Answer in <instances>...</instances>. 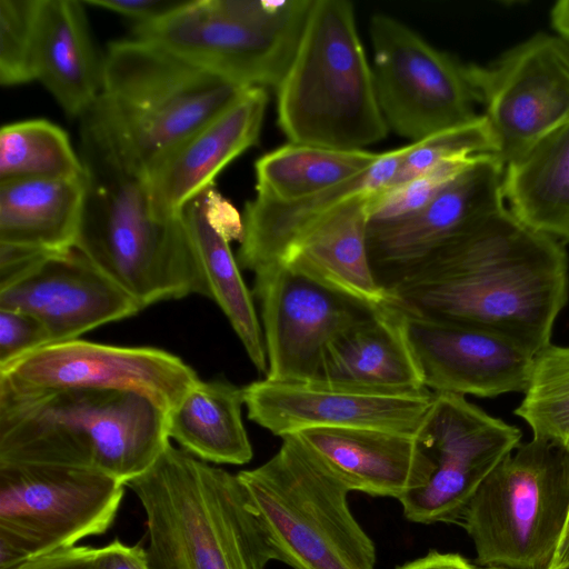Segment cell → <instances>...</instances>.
Instances as JSON below:
<instances>
[{
  "instance_id": "obj_41",
  "label": "cell",
  "mask_w": 569,
  "mask_h": 569,
  "mask_svg": "<svg viewBox=\"0 0 569 569\" xmlns=\"http://www.w3.org/2000/svg\"><path fill=\"white\" fill-rule=\"evenodd\" d=\"M550 20L558 36L569 43V0H560L552 7Z\"/></svg>"
},
{
  "instance_id": "obj_8",
  "label": "cell",
  "mask_w": 569,
  "mask_h": 569,
  "mask_svg": "<svg viewBox=\"0 0 569 569\" xmlns=\"http://www.w3.org/2000/svg\"><path fill=\"white\" fill-rule=\"evenodd\" d=\"M568 515L569 450L532 437L485 478L460 526L482 567L550 569Z\"/></svg>"
},
{
  "instance_id": "obj_13",
  "label": "cell",
  "mask_w": 569,
  "mask_h": 569,
  "mask_svg": "<svg viewBox=\"0 0 569 569\" xmlns=\"http://www.w3.org/2000/svg\"><path fill=\"white\" fill-rule=\"evenodd\" d=\"M417 436L435 470L399 501L408 520L423 525H460L480 483L521 440L519 428L453 393H435Z\"/></svg>"
},
{
  "instance_id": "obj_2",
  "label": "cell",
  "mask_w": 569,
  "mask_h": 569,
  "mask_svg": "<svg viewBox=\"0 0 569 569\" xmlns=\"http://www.w3.org/2000/svg\"><path fill=\"white\" fill-rule=\"evenodd\" d=\"M83 199L74 247L142 309L207 288L182 221L154 219L147 177L99 99L79 118Z\"/></svg>"
},
{
  "instance_id": "obj_42",
  "label": "cell",
  "mask_w": 569,
  "mask_h": 569,
  "mask_svg": "<svg viewBox=\"0 0 569 569\" xmlns=\"http://www.w3.org/2000/svg\"><path fill=\"white\" fill-rule=\"evenodd\" d=\"M566 565H569V515L550 569H558Z\"/></svg>"
},
{
  "instance_id": "obj_3",
  "label": "cell",
  "mask_w": 569,
  "mask_h": 569,
  "mask_svg": "<svg viewBox=\"0 0 569 569\" xmlns=\"http://www.w3.org/2000/svg\"><path fill=\"white\" fill-rule=\"evenodd\" d=\"M169 441L166 413L141 395L0 383V463L91 469L126 485Z\"/></svg>"
},
{
  "instance_id": "obj_6",
  "label": "cell",
  "mask_w": 569,
  "mask_h": 569,
  "mask_svg": "<svg viewBox=\"0 0 569 569\" xmlns=\"http://www.w3.org/2000/svg\"><path fill=\"white\" fill-rule=\"evenodd\" d=\"M238 472L276 560L292 569H375L376 547L353 517L350 490L295 436Z\"/></svg>"
},
{
  "instance_id": "obj_27",
  "label": "cell",
  "mask_w": 569,
  "mask_h": 569,
  "mask_svg": "<svg viewBox=\"0 0 569 569\" xmlns=\"http://www.w3.org/2000/svg\"><path fill=\"white\" fill-rule=\"evenodd\" d=\"M503 197L525 226L569 243V121L505 166Z\"/></svg>"
},
{
  "instance_id": "obj_21",
  "label": "cell",
  "mask_w": 569,
  "mask_h": 569,
  "mask_svg": "<svg viewBox=\"0 0 569 569\" xmlns=\"http://www.w3.org/2000/svg\"><path fill=\"white\" fill-rule=\"evenodd\" d=\"M207 287V298L223 312L258 372L268 369L260 317L230 241L241 240L242 216L214 187L179 212Z\"/></svg>"
},
{
  "instance_id": "obj_19",
  "label": "cell",
  "mask_w": 569,
  "mask_h": 569,
  "mask_svg": "<svg viewBox=\"0 0 569 569\" xmlns=\"http://www.w3.org/2000/svg\"><path fill=\"white\" fill-rule=\"evenodd\" d=\"M403 312L430 391L492 398L526 390L533 356L513 342L472 326Z\"/></svg>"
},
{
  "instance_id": "obj_16",
  "label": "cell",
  "mask_w": 569,
  "mask_h": 569,
  "mask_svg": "<svg viewBox=\"0 0 569 569\" xmlns=\"http://www.w3.org/2000/svg\"><path fill=\"white\" fill-rule=\"evenodd\" d=\"M252 295L274 381L316 380L329 343L372 310L284 267L254 273Z\"/></svg>"
},
{
  "instance_id": "obj_7",
  "label": "cell",
  "mask_w": 569,
  "mask_h": 569,
  "mask_svg": "<svg viewBox=\"0 0 569 569\" xmlns=\"http://www.w3.org/2000/svg\"><path fill=\"white\" fill-rule=\"evenodd\" d=\"M246 89L134 37L109 43L103 54L101 102L146 177Z\"/></svg>"
},
{
  "instance_id": "obj_38",
  "label": "cell",
  "mask_w": 569,
  "mask_h": 569,
  "mask_svg": "<svg viewBox=\"0 0 569 569\" xmlns=\"http://www.w3.org/2000/svg\"><path fill=\"white\" fill-rule=\"evenodd\" d=\"M89 569H150L146 549L140 543L128 546L114 539L94 548Z\"/></svg>"
},
{
  "instance_id": "obj_12",
  "label": "cell",
  "mask_w": 569,
  "mask_h": 569,
  "mask_svg": "<svg viewBox=\"0 0 569 569\" xmlns=\"http://www.w3.org/2000/svg\"><path fill=\"white\" fill-rule=\"evenodd\" d=\"M506 166L569 121V43L540 33L489 66H466Z\"/></svg>"
},
{
  "instance_id": "obj_22",
  "label": "cell",
  "mask_w": 569,
  "mask_h": 569,
  "mask_svg": "<svg viewBox=\"0 0 569 569\" xmlns=\"http://www.w3.org/2000/svg\"><path fill=\"white\" fill-rule=\"evenodd\" d=\"M350 491L400 499L422 487L435 462L415 433L312 428L293 433Z\"/></svg>"
},
{
  "instance_id": "obj_44",
  "label": "cell",
  "mask_w": 569,
  "mask_h": 569,
  "mask_svg": "<svg viewBox=\"0 0 569 569\" xmlns=\"http://www.w3.org/2000/svg\"><path fill=\"white\" fill-rule=\"evenodd\" d=\"M558 569H569V565L562 566V567H560Z\"/></svg>"
},
{
  "instance_id": "obj_34",
  "label": "cell",
  "mask_w": 569,
  "mask_h": 569,
  "mask_svg": "<svg viewBox=\"0 0 569 569\" xmlns=\"http://www.w3.org/2000/svg\"><path fill=\"white\" fill-rule=\"evenodd\" d=\"M42 0H0V82L36 80L34 49Z\"/></svg>"
},
{
  "instance_id": "obj_43",
  "label": "cell",
  "mask_w": 569,
  "mask_h": 569,
  "mask_svg": "<svg viewBox=\"0 0 569 569\" xmlns=\"http://www.w3.org/2000/svg\"><path fill=\"white\" fill-rule=\"evenodd\" d=\"M478 569H508V568H502V567H482V568H478Z\"/></svg>"
},
{
  "instance_id": "obj_10",
  "label": "cell",
  "mask_w": 569,
  "mask_h": 569,
  "mask_svg": "<svg viewBox=\"0 0 569 569\" xmlns=\"http://www.w3.org/2000/svg\"><path fill=\"white\" fill-rule=\"evenodd\" d=\"M126 486L97 470L0 463V569L106 532Z\"/></svg>"
},
{
  "instance_id": "obj_37",
  "label": "cell",
  "mask_w": 569,
  "mask_h": 569,
  "mask_svg": "<svg viewBox=\"0 0 569 569\" xmlns=\"http://www.w3.org/2000/svg\"><path fill=\"white\" fill-rule=\"evenodd\" d=\"M188 0H86V6L98 7L133 21V26L150 23L182 7Z\"/></svg>"
},
{
  "instance_id": "obj_35",
  "label": "cell",
  "mask_w": 569,
  "mask_h": 569,
  "mask_svg": "<svg viewBox=\"0 0 569 569\" xmlns=\"http://www.w3.org/2000/svg\"><path fill=\"white\" fill-rule=\"evenodd\" d=\"M477 157L479 156L442 161L411 180L375 194L370 204L369 223L396 221L419 211Z\"/></svg>"
},
{
  "instance_id": "obj_26",
  "label": "cell",
  "mask_w": 569,
  "mask_h": 569,
  "mask_svg": "<svg viewBox=\"0 0 569 569\" xmlns=\"http://www.w3.org/2000/svg\"><path fill=\"white\" fill-rule=\"evenodd\" d=\"M84 6L42 0L36 37L34 78L72 118L99 99L103 86V56L97 53Z\"/></svg>"
},
{
  "instance_id": "obj_23",
  "label": "cell",
  "mask_w": 569,
  "mask_h": 569,
  "mask_svg": "<svg viewBox=\"0 0 569 569\" xmlns=\"http://www.w3.org/2000/svg\"><path fill=\"white\" fill-rule=\"evenodd\" d=\"M407 150L408 144L385 151L359 176L302 200L278 202L256 196L242 213L243 232L237 254L240 268L254 274L281 267L287 253L338 206L388 189Z\"/></svg>"
},
{
  "instance_id": "obj_32",
  "label": "cell",
  "mask_w": 569,
  "mask_h": 569,
  "mask_svg": "<svg viewBox=\"0 0 569 569\" xmlns=\"http://www.w3.org/2000/svg\"><path fill=\"white\" fill-rule=\"evenodd\" d=\"M523 393L515 415L532 437L569 450V346L550 343L533 357Z\"/></svg>"
},
{
  "instance_id": "obj_29",
  "label": "cell",
  "mask_w": 569,
  "mask_h": 569,
  "mask_svg": "<svg viewBox=\"0 0 569 569\" xmlns=\"http://www.w3.org/2000/svg\"><path fill=\"white\" fill-rule=\"evenodd\" d=\"M243 407V387L226 378L200 379L166 416L168 438L202 461L246 465L253 451Z\"/></svg>"
},
{
  "instance_id": "obj_31",
  "label": "cell",
  "mask_w": 569,
  "mask_h": 569,
  "mask_svg": "<svg viewBox=\"0 0 569 569\" xmlns=\"http://www.w3.org/2000/svg\"><path fill=\"white\" fill-rule=\"evenodd\" d=\"M82 164L67 132L46 119L4 124L0 130V181L76 179Z\"/></svg>"
},
{
  "instance_id": "obj_17",
  "label": "cell",
  "mask_w": 569,
  "mask_h": 569,
  "mask_svg": "<svg viewBox=\"0 0 569 569\" xmlns=\"http://www.w3.org/2000/svg\"><path fill=\"white\" fill-rule=\"evenodd\" d=\"M503 172L496 154H481L419 211L396 221L369 223V259L385 289L448 239L505 208Z\"/></svg>"
},
{
  "instance_id": "obj_11",
  "label": "cell",
  "mask_w": 569,
  "mask_h": 569,
  "mask_svg": "<svg viewBox=\"0 0 569 569\" xmlns=\"http://www.w3.org/2000/svg\"><path fill=\"white\" fill-rule=\"evenodd\" d=\"M372 74L389 129L411 142L479 114L466 66L388 14L370 19Z\"/></svg>"
},
{
  "instance_id": "obj_40",
  "label": "cell",
  "mask_w": 569,
  "mask_h": 569,
  "mask_svg": "<svg viewBox=\"0 0 569 569\" xmlns=\"http://www.w3.org/2000/svg\"><path fill=\"white\" fill-rule=\"evenodd\" d=\"M397 569H478V567L458 553H441L431 550L426 556L402 565Z\"/></svg>"
},
{
  "instance_id": "obj_5",
  "label": "cell",
  "mask_w": 569,
  "mask_h": 569,
  "mask_svg": "<svg viewBox=\"0 0 569 569\" xmlns=\"http://www.w3.org/2000/svg\"><path fill=\"white\" fill-rule=\"evenodd\" d=\"M276 90L278 124L289 142L365 150L388 134L349 1L313 0Z\"/></svg>"
},
{
  "instance_id": "obj_15",
  "label": "cell",
  "mask_w": 569,
  "mask_h": 569,
  "mask_svg": "<svg viewBox=\"0 0 569 569\" xmlns=\"http://www.w3.org/2000/svg\"><path fill=\"white\" fill-rule=\"evenodd\" d=\"M248 418L280 438L312 428H381L418 435L435 392L389 391L325 380L243 387Z\"/></svg>"
},
{
  "instance_id": "obj_28",
  "label": "cell",
  "mask_w": 569,
  "mask_h": 569,
  "mask_svg": "<svg viewBox=\"0 0 569 569\" xmlns=\"http://www.w3.org/2000/svg\"><path fill=\"white\" fill-rule=\"evenodd\" d=\"M82 199V177L0 181V242L47 252L73 248Z\"/></svg>"
},
{
  "instance_id": "obj_33",
  "label": "cell",
  "mask_w": 569,
  "mask_h": 569,
  "mask_svg": "<svg viewBox=\"0 0 569 569\" xmlns=\"http://www.w3.org/2000/svg\"><path fill=\"white\" fill-rule=\"evenodd\" d=\"M489 153L496 154V144L489 124L481 114L463 124L409 143L389 188L411 180L442 161Z\"/></svg>"
},
{
  "instance_id": "obj_14",
  "label": "cell",
  "mask_w": 569,
  "mask_h": 569,
  "mask_svg": "<svg viewBox=\"0 0 569 569\" xmlns=\"http://www.w3.org/2000/svg\"><path fill=\"white\" fill-rule=\"evenodd\" d=\"M199 380L188 363L166 350L81 339L47 345L0 368V383L14 389L134 392L166 416Z\"/></svg>"
},
{
  "instance_id": "obj_18",
  "label": "cell",
  "mask_w": 569,
  "mask_h": 569,
  "mask_svg": "<svg viewBox=\"0 0 569 569\" xmlns=\"http://www.w3.org/2000/svg\"><path fill=\"white\" fill-rule=\"evenodd\" d=\"M0 308L21 310L39 319L52 343L79 339L94 328L142 310L76 247L44 256L0 286Z\"/></svg>"
},
{
  "instance_id": "obj_4",
  "label": "cell",
  "mask_w": 569,
  "mask_h": 569,
  "mask_svg": "<svg viewBox=\"0 0 569 569\" xmlns=\"http://www.w3.org/2000/svg\"><path fill=\"white\" fill-rule=\"evenodd\" d=\"M124 486L146 513L150 569H266L276 560L238 475L171 441Z\"/></svg>"
},
{
  "instance_id": "obj_39",
  "label": "cell",
  "mask_w": 569,
  "mask_h": 569,
  "mask_svg": "<svg viewBox=\"0 0 569 569\" xmlns=\"http://www.w3.org/2000/svg\"><path fill=\"white\" fill-rule=\"evenodd\" d=\"M93 549L74 546L31 559L16 569H89Z\"/></svg>"
},
{
  "instance_id": "obj_36",
  "label": "cell",
  "mask_w": 569,
  "mask_h": 569,
  "mask_svg": "<svg viewBox=\"0 0 569 569\" xmlns=\"http://www.w3.org/2000/svg\"><path fill=\"white\" fill-rule=\"evenodd\" d=\"M52 343L46 326L32 315L0 308V368Z\"/></svg>"
},
{
  "instance_id": "obj_9",
  "label": "cell",
  "mask_w": 569,
  "mask_h": 569,
  "mask_svg": "<svg viewBox=\"0 0 569 569\" xmlns=\"http://www.w3.org/2000/svg\"><path fill=\"white\" fill-rule=\"evenodd\" d=\"M313 0H188L137 39L158 44L241 87L274 88L297 51Z\"/></svg>"
},
{
  "instance_id": "obj_1",
  "label": "cell",
  "mask_w": 569,
  "mask_h": 569,
  "mask_svg": "<svg viewBox=\"0 0 569 569\" xmlns=\"http://www.w3.org/2000/svg\"><path fill=\"white\" fill-rule=\"evenodd\" d=\"M403 311L490 331L531 356L551 343L569 298L565 244L507 207L458 232L386 287Z\"/></svg>"
},
{
  "instance_id": "obj_24",
  "label": "cell",
  "mask_w": 569,
  "mask_h": 569,
  "mask_svg": "<svg viewBox=\"0 0 569 569\" xmlns=\"http://www.w3.org/2000/svg\"><path fill=\"white\" fill-rule=\"evenodd\" d=\"M373 196L360 194L333 209L287 253L281 267L368 309L386 305L389 295L375 274L367 243Z\"/></svg>"
},
{
  "instance_id": "obj_25",
  "label": "cell",
  "mask_w": 569,
  "mask_h": 569,
  "mask_svg": "<svg viewBox=\"0 0 569 569\" xmlns=\"http://www.w3.org/2000/svg\"><path fill=\"white\" fill-rule=\"evenodd\" d=\"M316 380L389 391L429 390L405 312L390 301L369 310L329 343Z\"/></svg>"
},
{
  "instance_id": "obj_20",
  "label": "cell",
  "mask_w": 569,
  "mask_h": 569,
  "mask_svg": "<svg viewBox=\"0 0 569 569\" xmlns=\"http://www.w3.org/2000/svg\"><path fill=\"white\" fill-rule=\"evenodd\" d=\"M268 92L251 87L167 151L147 172L152 216L161 223L213 186L217 176L259 141Z\"/></svg>"
},
{
  "instance_id": "obj_30",
  "label": "cell",
  "mask_w": 569,
  "mask_h": 569,
  "mask_svg": "<svg viewBox=\"0 0 569 569\" xmlns=\"http://www.w3.org/2000/svg\"><path fill=\"white\" fill-rule=\"evenodd\" d=\"M380 153L289 142L254 163L257 196L278 202L309 198L368 170Z\"/></svg>"
}]
</instances>
